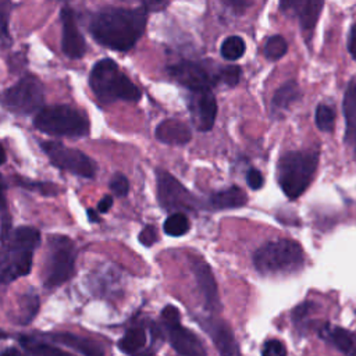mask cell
I'll return each instance as SVG.
<instances>
[{
  "instance_id": "cell-3",
  "label": "cell",
  "mask_w": 356,
  "mask_h": 356,
  "mask_svg": "<svg viewBox=\"0 0 356 356\" xmlns=\"http://www.w3.org/2000/svg\"><path fill=\"white\" fill-rule=\"evenodd\" d=\"M89 85L100 103L117 100L138 102L142 96L139 88L118 68L111 58H102L92 67Z\"/></svg>"
},
{
  "instance_id": "cell-10",
  "label": "cell",
  "mask_w": 356,
  "mask_h": 356,
  "mask_svg": "<svg viewBox=\"0 0 356 356\" xmlns=\"http://www.w3.org/2000/svg\"><path fill=\"white\" fill-rule=\"evenodd\" d=\"M157 181V200L159 204L172 213L196 211L200 207L199 199H196L174 175L165 170H156Z\"/></svg>"
},
{
  "instance_id": "cell-40",
  "label": "cell",
  "mask_w": 356,
  "mask_h": 356,
  "mask_svg": "<svg viewBox=\"0 0 356 356\" xmlns=\"http://www.w3.org/2000/svg\"><path fill=\"white\" fill-rule=\"evenodd\" d=\"M225 4H227V6H229V7H232V8L241 7L242 10H245L246 7L252 6V3H250V1H225Z\"/></svg>"
},
{
  "instance_id": "cell-37",
  "label": "cell",
  "mask_w": 356,
  "mask_h": 356,
  "mask_svg": "<svg viewBox=\"0 0 356 356\" xmlns=\"http://www.w3.org/2000/svg\"><path fill=\"white\" fill-rule=\"evenodd\" d=\"M348 50L350 56L356 60V22L352 25L350 32H349V39H348Z\"/></svg>"
},
{
  "instance_id": "cell-1",
  "label": "cell",
  "mask_w": 356,
  "mask_h": 356,
  "mask_svg": "<svg viewBox=\"0 0 356 356\" xmlns=\"http://www.w3.org/2000/svg\"><path fill=\"white\" fill-rule=\"evenodd\" d=\"M147 11L145 4L136 8H103L90 17L88 28L99 44L115 51H128L145 33Z\"/></svg>"
},
{
  "instance_id": "cell-31",
  "label": "cell",
  "mask_w": 356,
  "mask_h": 356,
  "mask_svg": "<svg viewBox=\"0 0 356 356\" xmlns=\"http://www.w3.org/2000/svg\"><path fill=\"white\" fill-rule=\"evenodd\" d=\"M15 184L19 185L21 188L24 189H28V191H35V192H39L44 196H54V195H58L61 192V188L51 184V182H32V181H26L21 177H15Z\"/></svg>"
},
{
  "instance_id": "cell-33",
  "label": "cell",
  "mask_w": 356,
  "mask_h": 356,
  "mask_svg": "<svg viewBox=\"0 0 356 356\" xmlns=\"http://www.w3.org/2000/svg\"><path fill=\"white\" fill-rule=\"evenodd\" d=\"M108 186H110L111 192H113L115 196H120V197L125 196V195L128 193V191H129L128 178H127L124 174H121V172H117V174H114V175L111 177Z\"/></svg>"
},
{
  "instance_id": "cell-26",
  "label": "cell",
  "mask_w": 356,
  "mask_h": 356,
  "mask_svg": "<svg viewBox=\"0 0 356 356\" xmlns=\"http://www.w3.org/2000/svg\"><path fill=\"white\" fill-rule=\"evenodd\" d=\"M38 310H39V296L33 291L22 293L18 300L17 323L22 325L29 324L36 317Z\"/></svg>"
},
{
  "instance_id": "cell-8",
  "label": "cell",
  "mask_w": 356,
  "mask_h": 356,
  "mask_svg": "<svg viewBox=\"0 0 356 356\" xmlns=\"http://www.w3.org/2000/svg\"><path fill=\"white\" fill-rule=\"evenodd\" d=\"M160 327L171 348L179 356H207L206 346L202 339L189 328L181 324V313L167 305L160 313Z\"/></svg>"
},
{
  "instance_id": "cell-7",
  "label": "cell",
  "mask_w": 356,
  "mask_h": 356,
  "mask_svg": "<svg viewBox=\"0 0 356 356\" xmlns=\"http://www.w3.org/2000/svg\"><path fill=\"white\" fill-rule=\"evenodd\" d=\"M43 264V285L47 289L67 282L75 270L76 248L65 235H50L46 243Z\"/></svg>"
},
{
  "instance_id": "cell-35",
  "label": "cell",
  "mask_w": 356,
  "mask_h": 356,
  "mask_svg": "<svg viewBox=\"0 0 356 356\" xmlns=\"http://www.w3.org/2000/svg\"><path fill=\"white\" fill-rule=\"evenodd\" d=\"M138 241L143 246L150 248L157 241V229L153 225H146L145 228L140 229V232L138 235Z\"/></svg>"
},
{
  "instance_id": "cell-39",
  "label": "cell",
  "mask_w": 356,
  "mask_h": 356,
  "mask_svg": "<svg viewBox=\"0 0 356 356\" xmlns=\"http://www.w3.org/2000/svg\"><path fill=\"white\" fill-rule=\"evenodd\" d=\"M1 356H22V352L15 346H7L1 350Z\"/></svg>"
},
{
  "instance_id": "cell-12",
  "label": "cell",
  "mask_w": 356,
  "mask_h": 356,
  "mask_svg": "<svg viewBox=\"0 0 356 356\" xmlns=\"http://www.w3.org/2000/svg\"><path fill=\"white\" fill-rule=\"evenodd\" d=\"M167 72L191 92L211 90V86L217 82V74L213 75L202 63L191 60H181L168 65Z\"/></svg>"
},
{
  "instance_id": "cell-2",
  "label": "cell",
  "mask_w": 356,
  "mask_h": 356,
  "mask_svg": "<svg viewBox=\"0 0 356 356\" xmlns=\"http://www.w3.org/2000/svg\"><path fill=\"white\" fill-rule=\"evenodd\" d=\"M39 243L40 232L33 227H18L1 241L0 278L4 285L31 273L33 252Z\"/></svg>"
},
{
  "instance_id": "cell-29",
  "label": "cell",
  "mask_w": 356,
  "mask_h": 356,
  "mask_svg": "<svg viewBox=\"0 0 356 356\" xmlns=\"http://www.w3.org/2000/svg\"><path fill=\"white\" fill-rule=\"evenodd\" d=\"M288 50L286 40L281 35L270 36L264 43V56L267 60H280Z\"/></svg>"
},
{
  "instance_id": "cell-17",
  "label": "cell",
  "mask_w": 356,
  "mask_h": 356,
  "mask_svg": "<svg viewBox=\"0 0 356 356\" xmlns=\"http://www.w3.org/2000/svg\"><path fill=\"white\" fill-rule=\"evenodd\" d=\"M323 1H281L280 8L284 13H291L296 15L300 24L302 31L306 35H312L316 22L323 10Z\"/></svg>"
},
{
  "instance_id": "cell-41",
  "label": "cell",
  "mask_w": 356,
  "mask_h": 356,
  "mask_svg": "<svg viewBox=\"0 0 356 356\" xmlns=\"http://www.w3.org/2000/svg\"><path fill=\"white\" fill-rule=\"evenodd\" d=\"M86 211H88V217H89V220H90V221H93V222L99 221V217H97V214L95 213V210H90V209H88Z\"/></svg>"
},
{
  "instance_id": "cell-19",
  "label": "cell",
  "mask_w": 356,
  "mask_h": 356,
  "mask_svg": "<svg viewBox=\"0 0 356 356\" xmlns=\"http://www.w3.org/2000/svg\"><path fill=\"white\" fill-rule=\"evenodd\" d=\"M154 136L161 143L184 146L192 139V132L185 122L179 120L168 118V120H163L156 127Z\"/></svg>"
},
{
  "instance_id": "cell-28",
  "label": "cell",
  "mask_w": 356,
  "mask_h": 356,
  "mask_svg": "<svg viewBox=\"0 0 356 356\" xmlns=\"http://www.w3.org/2000/svg\"><path fill=\"white\" fill-rule=\"evenodd\" d=\"M245 50H246V46H245L243 39L236 35L225 38L220 47L221 56L229 61H235V60L241 58L243 56Z\"/></svg>"
},
{
  "instance_id": "cell-42",
  "label": "cell",
  "mask_w": 356,
  "mask_h": 356,
  "mask_svg": "<svg viewBox=\"0 0 356 356\" xmlns=\"http://www.w3.org/2000/svg\"><path fill=\"white\" fill-rule=\"evenodd\" d=\"M135 356H156V355H153L152 352H149V350L143 349L142 352H139V353H138V355H135Z\"/></svg>"
},
{
  "instance_id": "cell-14",
  "label": "cell",
  "mask_w": 356,
  "mask_h": 356,
  "mask_svg": "<svg viewBox=\"0 0 356 356\" xmlns=\"http://www.w3.org/2000/svg\"><path fill=\"white\" fill-rule=\"evenodd\" d=\"M191 267H192L196 284L199 286L200 295L203 298L204 307L211 314L220 313L222 306H221L218 288H217V282L211 271V267L200 257H191Z\"/></svg>"
},
{
  "instance_id": "cell-4",
  "label": "cell",
  "mask_w": 356,
  "mask_h": 356,
  "mask_svg": "<svg viewBox=\"0 0 356 356\" xmlns=\"http://www.w3.org/2000/svg\"><path fill=\"white\" fill-rule=\"evenodd\" d=\"M318 164L317 150L284 153L277 163V182L289 199L299 197L310 185Z\"/></svg>"
},
{
  "instance_id": "cell-18",
  "label": "cell",
  "mask_w": 356,
  "mask_h": 356,
  "mask_svg": "<svg viewBox=\"0 0 356 356\" xmlns=\"http://www.w3.org/2000/svg\"><path fill=\"white\" fill-rule=\"evenodd\" d=\"M42 338H44L53 343L64 345L70 349H74V350L79 352L82 356H104V350L99 342H96L95 339H90V338L76 335V334L49 332V334H42Z\"/></svg>"
},
{
  "instance_id": "cell-16",
  "label": "cell",
  "mask_w": 356,
  "mask_h": 356,
  "mask_svg": "<svg viewBox=\"0 0 356 356\" xmlns=\"http://www.w3.org/2000/svg\"><path fill=\"white\" fill-rule=\"evenodd\" d=\"M189 108L195 127L199 131L207 132L213 128L217 117V102L211 90L191 92Z\"/></svg>"
},
{
  "instance_id": "cell-30",
  "label": "cell",
  "mask_w": 356,
  "mask_h": 356,
  "mask_svg": "<svg viewBox=\"0 0 356 356\" xmlns=\"http://www.w3.org/2000/svg\"><path fill=\"white\" fill-rule=\"evenodd\" d=\"M316 125L323 132H331L335 125V111L327 104H318L314 115Z\"/></svg>"
},
{
  "instance_id": "cell-9",
  "label": "cell",
  "mask_w": 356,
  "mask_h": 356,
  "mask_svg": "<svg viewBox=\"0 0 356 356\" xmlns=\"http://www.w3.org/2000/svg\"><path fill=\"white\" fill-rule=\"evenodd\" d=\"M3 106L14 114L28 115L39 113L44 106V88L40 79L32 74L19 78L3 93Z\"/></svg>"
},
{
  "instance_id": "cell-5",
  "label": "cell",
  "mask_w": 356,
  "mask_h": 356,
  "mask_svg": "<svg viewBox=\"0 0 356 356\" xmlns=\"http://www.w3.org/2000/svg\"><path fill=\"white\" fill-rule=\"evenodd\" d=\"M305 253L292 239L267 242L253 253L254 268L263 275L292 274L303 267Z\"/></svg>"
},
{
  "instance_id": "cell-38",
  "label": "cell",
  "mask_w": 356,
  "mask_h": 356,
  "mask_svg": "<svg viewBox=\"0 0 356 356\" xmlns=\"http://www.w3.org/2000/svg\"><path fill=\"white\" fill-rule=\"evenodd\" d=\"M113 206V197L110 195H106L102 197V200L97 203V211L99 213H107L108 209Z\"/></svg>"
},
{
  "instance_id": "cell-34",
  "label": "cell",
  "mask_w": 356,
  "mask_h": 356,
  "mask_svg": "<svg viewBox=\"0 0 356 356\" xmlns=\"http://www.w3.org/2000/svg\"><path fill=\"white\" fill-rule=\"evenodd\" d=\"M261 356H286V348L280 339L271 338L263 343Z\"/></svg>"
},
{
  "instance_id": "cell-21",
  "label": "cell",
  "mask_w": 356,
  "mask_h": 356,
  "mask_svg": "<svg viewBox=\"0 0 356 356\" xmlns=\"http://www.w3.org/2000/svg\"><path fill=\"white\" fill-rule=\"evenodd\" d=\"M320 335L334 348L345 353L346 356H356V335L345 328L332 327L325 324L320 330Z\"/></svg>"
},
{
  "instance_id": "cell-32",
  "label": "cell",
  "mask_w": 356,
  "mask_h": 356,
  "mask_svg": "<svg viewBox=\"0 0 356 356\" xmlns=\"http://www.w3.org/2000/svg\"><path fill=\"white\" fill-rule=\"evenodd\" d=\"M241 75L242 70L239 65H224L217 71V81L225 83L227 86H236L241 79Z\"/></svg>"
},
{
  "instance_id": "cell-22",
  "label": "cell",
  "mask_w": 356,
  "mask_h": 356,
  "mask_svg": "<svg viewBox=\"0 0 356 356\" xmlns=\"http://www.w3.org/2000/svg\"><path fill=\"white\" fill-rule=\"evenodd\" d=\"M343 115L346 121L345 140L356 159V82H350L343 97Z\"/></svg>"
},
{
  "instance_id": "cell-20",
  "label": "cell",
  "mask_w": 356,
  "mask_h": 356,
  "mask_svg": "<svg viewBox=\"0 0 356 356\" xmlns=\"http://www.w3.org/2000/svg\"><path fill=\"white\" fill-rule=\"evenodd\" d=\"M18 342L22 348V356H75L44 338L35 335H19Z\"/></svg>"
},
{
  "instance_id": "cell-6",
  "label": "cell",
  "mask_w": 356,
  "mask_h": 356,
  "mask_svg": "<svg viewBox=\"0 0 356 356\" xmlns=\"http://www.w3.org/2000/svg\"><path fill=\"white\" fill-rule=\"evenodd\" d=\"M33 127L47 135L67 138H83L90 131L86 115L68 104L44 106L35 114Z\"/></svg>"
},
{
  "instance_id": "cell-23",
  "label": "cell",
  "mask_w": 356,
  "mask_h": 356,
  "mask_svg": "<svg viewBox=\"0 0 356 356\" xmlns=\"http://www.w3.org/2000/svg\"><path fill=\"white\" fill-rule=\"evenodd\" d=\"M248 203L246 192L238 186L231 185L227 189L214 192L209 197V204L214 210H225V209H238Z\"/></svg>"
},
{
  "instance_id": "cell-25",
  "label": "cell",
  "mask_w": 356,
  "mask_h": 356,
  "mask_svg": "<svg viewBox=\"0 0 356 356\" xmlns=\"http://www.w3.org/2000/svg\"><path fill=\"white\" fill-rule=\"evenodd\" d=\"M302 96V92L295 81H288L284 85H281L273 99H271V110L274 113L288 110L295 102H298Z\"/></svg>"
},
{
  "instance_id": "cell-24",
  "label": "cell",
  "mask_w": 356,
  "mask_h": 356,
  "mask_svg": "<svg viewBox=\"0 0 356 356\" xmlns=\"http://www.w3.org/2000/svg\"><path fill=\"white\" fill-rule=\"evenodd\" d=\"M146 342H147L146 330L142 325L135 324L127 328L124 335L118 339L117 346L122 353L128 356H135L143 349H146Z\"/></svg>"
},
{
  "instance_id": "cell-13",
  "label": "cell",
  "mask_w": 356,
  "mask_h": 356,
  "mask_svg": "<svg viewBox=\"0 0 356 356\" xmlns=\"http://www.w3.org/2000/svg\"><path fill=\"white\" fill-rule=\"evenodd\" d=\"M196 320L199 325L206 331V334L211 338L220 356H242L235 334L225 320L217 317L216 314L197 317Z\"/></svg>"
},
{
  "instance_id": "cell-15",
  "label": "cell",
  "mask_w": 356,
  "mask_h": 356,
  "mask_svg": "<svg viewBox=\"0 0 356 356\" xmlns=\"http://www.w3.org/2000/svg\"><path fill=\"white\" fill-rule=\"evenodd\" d=\"M61 19V50L72 60L82 58L86 53V42L79 32L74 11L70 6H64L60 11Z\"/></svg>"
},
{
  "instance_id": "cell-11",
  "label": "cell",
  "mask_w": 356,
  "mask_h": 356,
  "mask_svg": "<svg viewBox=\"0 0 356 356\" xmlns=\"http://www.w3.org/2000/svg\"><path fill=\"white\" fill-rule=\"evenodd\" d=\"M42 149L47 154L50 163L64 171L83 178H93L96 174L95 161L83 152L64 146L61 142H42Z\"/></svg>"
},
{
  "instance_id": "cell-36",
  "label": "cell",
  "mask_w": 356,
  "mask_h": 356,
  "mask_svg": "<svg viewBox=\"0 0 356 356\" xmlns=\"http://www.w3.org/2000/svg\"><path fill=\"white\" fill-rule=\"evenodd\" d=\"M246 182L249 185L250 189L253 191H257L260 189L263 185H264V178H263V174L256 170V168H250L248 172H246Z\"/></svg>"
},
{
  "instance_id": "cell-27",
  "label": "cell",
  "mask_w": 356,
  "mask_h": 356,
  "mask_svg": "<svg viewBox=\"0 0 356 356\" xmlns=\"http://www.w3.org/2000/svg\"><path fill=\"white\" fill-rule=\"evenodd\" d=\"M191 228L189 220L185 213H171L163 224V229L170 236H182Z\"/></svg>"
}]
</instances>
